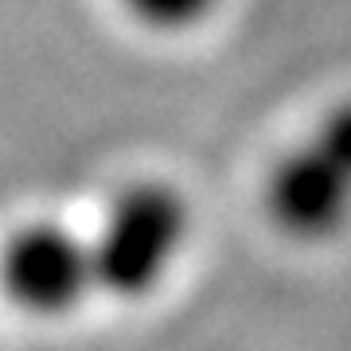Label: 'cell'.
I'll return each instance as SVG.
<instances>
[{
    "mask_svg": "<svg viewBox=\"0 0 351 351\" xmlns=\"http://www.w3.org/2000/svg\"><path fill=\"white\" fill-rule=\"evenodd\" d=\"M265 219L277 234L316 246L351 223V98H339L265 176Z\"/></svg>",
    "mask_w": 351,
    "mask_h": 351,
    "instance_id": "obj_2",
    "label": "cell"
},
{
    "mask_svg": "<svg viewBox=\"0 0 351 351\" xmlns=\"http://www.w3.org/2000/svg\"><path fill=\"white\" fill-rule=\"evenodd\" d=\"M117 8L152 36H188L211 20L219 0H117Z\"/></svg>",
    "mask_w": 351,
    "mask_h": 351,
    "instance_id": "obj_4",
    "label": "cell"
},
{
    "mask_svg": "<svg viewBox=\"0 0 351 351\" xmlns=\"http://www.w3.org/2000/svg\"><path fill=\"white\" fill-rule=\"evenodd\" d=\"M191 242L188 195L156 176L129 180L101 207L86 234L94 293L117 304L156 297Z\"/></svg>",
    "mask_w": 351,
    "mask_h": 351,
    "instance_id": "obj_1",
    "label": "cell"
},
{
    "mask_svg": "<svg viewBox=\"0 0 351 351\" xmlns=\"http://www.w3.org/2000/svg\"><path fill=\"white\" fill-rule=\"evenodd\" d=\"M94 293L86 234L59 219H27L0 239V301L27 320L75 316Z\"/></svg>",
    "mask_w": 351,
    "mask_h": 351,
    "instance_id": "obj_3",
    "label": "cell"
}]
</instances>
